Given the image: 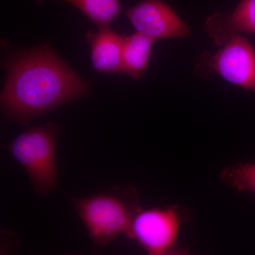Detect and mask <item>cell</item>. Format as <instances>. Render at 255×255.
Returning <instances> with one entry per match:
<instances>
[{
  "label": "cell",
  "mask_w": 255,
  "mask_h": 255,
  "mask_svg": "<svg viewBox=\"0 0 255 255\" xmlns=\"http://www.w3.org/2000/svg\"><path fill=\"white\" fill-rule=\"evenodd\" d=\"M4 68L1 110L6 118L23 126L90 93L88 83L48 43L16 53Z\"/></svg>",
  "instance_id": "6da1fadb"
},
{
  "label": "cell",
  "mask_w": 255,
  "mask_h": 255,
  "mask_svg": "<svg viewBox=\"0 0 255 255\" xmlns=\"http://www.w3.org/2000/svg\"><path fill=\"white\" fill-rule=\"evenodd\" d=\"M74 207L96 246L103 247L127 234L140 209L136 189L127 187L84 199H72Z\"/></svg>",
  "instance_id": "7a4b0ae2"
},
{
  "label": "cell",
  "mask_w": 255,
  "mask_h": 255,
  "mask_svg": "<svg viewBox=\"0 0 255 255\" xmlns=\"http://www.w3.org/2000/svg\"><path fill=\"white\" fill-rule=\"evenodd\" d=\"M58 132V128L52 123L30 128L7 145L27 172L37 196L46 195L56 187Z\"/></svg>",
  "instance_id": "3957f363"
},
{
  "label": "cell",
  "mask_w": 255,
  "mask_h": 255,
  "mask_svg": "<svg viewBox=\"0 0 255 255\" xmlns=\"http://www.w3.org/2000/svg\"><path fill=\"white\" fill-rule=\"evenodd\" d=\"M191 219L190 210L182 206L140 208L126 235L147 254L184 255L187 251L179 248L178 240L183 223Z\"/></svg>",
  "instance_id": "277c9868"
},
{
  "label": "cell",
  "mask_w": 255,
  "mask_h": 255,
  "mask_svg": "<svg viewBox=\"0 0 255 255\" xmlns=\"http://www.w3.org/2000/svg\"><path fill=\"white\" fill-rule=\"evenodd\" d=\"M208 70L233 85L255 92V51L246 37L235 35L209 58Z\"/></svg>",
  "instance_id": "5b68a950"
},
{
  "label": "cell",
  "mask_w": 255,
  "mask_h": 255,
  "mask_svg": "<svg viewBox=\"0 0 255 255\" xmlns=\"http://www.w3.org/2000/svg\"><path fill=\"white\" fill-rule=\"evenodd\" d=\"M127 15L136 32L153 41L190 35L187 23L162 0H142Z\"/></svg>",
  "instance_id": "8992f818"
},
{
  "label": "cell",
  "mask_w": 255,
  "mask_h": 255,
  "mask_svg": "<svg viewBox=\"0 0 255 255\" xmlns=\"http://www.w3.org/2000/svg\"><path fill=\"white\" fill-rule=\"evenodd\" d=\"M205 28L219 45L235 35L255 33V0H243L231 16L213 15L206 21Z\"/></svg>",
  "instance_id": "52a82bcc"
},
{
  "label": "cell",
  "mask_w": 255,
  "mask_h": 255,
  "mask_svg": "<svg viewBox=\"0 0 255 255\" xmlns=\"http://www.w3.org/2000/svg\"><path fill=\"white\" fill-rule=\"evenodd\" d=\"M87 37L91 43V61L96 71L120 74L125 36L105 27Z\"/></svg>",
  "instance_id": "ba28073f"
},
{
  "label": "cell",
  "mask_w": 255,
  "mask_h": 255,
  "mask_svg": "<svg viewBox=\"0 0 255 255\" xmlns=\"http://www.w3.org/2000/svg\"><path fill=\"white\" fill-rule=\"evenodd\" d=\"M154 42L138 32L125 36L121 75L127 74L130 78L140 80L148 66Z\"/></svg>",
  "instance_id": "9c48e42d"
},
{
  "label": "cell",
  "mask_w": 255,
  "mask_h": 255,
  "mask_svg": "<svg viewBox=\"0 0 255 255\" xmlns=\"http://www.w3.org/2000/svg\"><path fill=\"white\" fill-rule=\"evenodd\" d=\"M41 4L48 0H34ZM65 1L86 15L99 28L110 27L114 18L122 12L119 0H55Z\"/></svg>",
  "instance_id": "30bf717a"
},
{
  "label": "cell",
  "mask_w": 255,
  "mask_h": 255,
  "mask_svg": "<svg viewBox=\"0 0 255 255\" xmlns=\"http://www.w3.org/2000/svg\"><path fill=\"white\" fill-rule=\"evenodd\" d=\"M219 179L236 191L255 196V162H238L224 167L220 172Z\"/></svg>",
  "instance_id": "8fae6325"
}]
</instances>
